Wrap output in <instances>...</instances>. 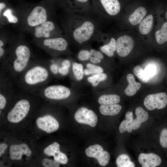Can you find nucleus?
I'll use <instances>...</instances> for the list:
<instances>
[{
	"label": "nucleus",
	"instance_id": "1",
	"mask_svg": "<svg viewBox=\"0 0 167 167\" xmlns=\"http://www.w3.org/2000/svg\"><path fill=\"white\" fill-rule=\"evenodd\" d=\"M51 78V71L49 62L32 61L15 84L19 90L33 93L48 85Z\"/></svg>",
	"mask_w": 167,
	"mask_h": 167
},
{
	"label": "nucleus",
	"instance_id": "2",
	"mask_svg": "<svg viewBox=\"0 0 167 167\" xmlns=\"http://www.w3.org/2000/svg\"><path fill=\"white\" fill-rule=\"evenodd\" d=\"M9 55L0 63V74L6 75L15 83L32 62V53L27 45L20 44L13 48Z\"/></svg>",
	"mask_w": 167,
	"mask_h": 167
},
{
	"label": "nucleus",
	"instance_id": "3",
	"mask_svg": "<svg viewBox=\"0 0 167 167\" xmlns=\"http://www.w3.org/2000/svg\"><path fill=\"white\" fill-rule=\"evenodd\" d=\"M33 93L48 100H59L69 97L71 94V91L65 86L48 84L40 88Z\"/></svg>",
	"mask_w": 167,
	"mask_h": 167
},
{
	"label": "nucleus",
	"instance_id": "4",
	"mask_svg": "<svg viewBox=\"0 0 167 167\" xmlns=\"http://www.w3.org/2000/svg\"><path fill=\"white\" fill-rule=\"evenodd\" d=\"M21 98L15 103L7 115L8 120L12 123H18L21 121L28 114L31 107V104L28 99Z\"/></svg>",
	"mask_w": 167,
	"mask_h": 167
},
{
	"label": "nucleus",
	"instance_id": "5",
	"mask_svg": "<svg viewBox=\"0 0 167 167\" xmlns=\"http://www.w3.org/2000/svg\"><path fill=\"white\" fill-rule=\"evenodd\" d=\"M143 104L149 110L163 109L167 105V95L165 92L149 94L145 98Z\"/></svg>",
	"mask_w": 167,
	"mask_h": 167
},
{
	"label": "nucleus",
	"instance_id": "6",
	"mask_svg": "<svg viewBox=\"0 0 167 167\" xmlns=\"http://www.w3.org/2000/svg\"><path fill=\"white\" fill-rule=\"evenodd\" d=\"M86 155L96 159L100 165L102 166L107 165L110 158L109 153L104 151L102 146L98 144L91 145L85 150Z\"/></svg>",
	"mask_w": 167,
	"mask_h": 167
},
{
	"label": "nucleus",
	"instance_id": "7",
	"mask_svg": "<svg viewBox=\"0 0 167 167\" xmlns=\"http://www.w3.org/2000/svg\"><path fill=\"white\" fill-rule=\"evenodd\" d=\"M74 118L78 122L88 125L92 127L96 126L98 120L95 113L84 107L78 109L75 114Z\"/></svg>",
	"mask_w": 167,
	"mask_h": 167
},
{
	"label": "nucleus",
	"instance_id": "8",
	"mask_svg": "<svg viewBox=\"0 0 167 167\" xmlns=\"http://www.w3.org/2000/svg\"><path fill=\"white\" fill-rule=\"evenodd\" d=\"M94 30V25L92 22L85 21L74 30L73 33L74 38L78 42L82 43L89 40Z\"/></svg>",
	"mask_w": 167,
	"mask_h": 167
},
{
	"label": "nucleus",
	"instance_id": "9",
	"mask_svg": "<svg viewBox=\"0 0 167 167\" xmlns=\"http://www.w3.org/2000/svg\"><path fill=\"white\" fill-rule=\"evenodd\" d=\"M47 13L43 7L37 6L34 8L28 15V24L30 27L37 26L46 21Z\"/></svg>",
	"mask_w": 167,
	"mask_h": 167
},
{
	"label": "nucleus",
	"instance_id": "10",
	"mask_svg": "<svg viewBox=\"0 0 167 167\" xmlns=\"http://www.w3.org/2000/svg\"><path fill=\"white\" fill-rule=\"evenodd\" d=\"M36 125L40 129L50 133L57 131L59 124L57 120L50 115L47 114L38 118L36 121Z\"/></svg>",
	"mask_w": 167,
	"mask_h": 167
},
{
	"label": "nucleus",
	"instance_id": "11",
	"mask_svg": "<svg viewBox=\"0 0 167 167\" xmlns=\"http://www.w3.org/2000/svg\"><path fill=\"white\" fill-rule=\"evenodd\" d=\"M116 43L117 53L122 57L127 56L131 51L134 45L132 38L128 35L119 37L116 41Z\"/></svg>",
	"mask_w": 167,
	"mask_h": 167
},
{
	"label": "nucleus",
	"instance_id": "12",
	"mask_svg": "<svg viewBox=\"0 0 167 167\" xmlns=\"http://www.w3.org/2000/svg\"><path fill=\"white\" fill-rule=\"evenodd\" d=\"M43 45L48 50L63 51L66 50L68 43L64 38L58 37L45 39L43 41Z\"/></svg>",
	"mask_w": 167,
	"mask_h": 167
},
{
	"label": "nucleus",
	"instance_id": "13",
	"mask_svg": "<svg viewBox=\"0 0 167 167\" xmlns=\"http://www.w3.org/2000/svg\"><path fill=\"white\" fill-rule=\"evenodd\" d=\"M138 161L143 167H155L161 164V160L160 156L154 153H142L139 155Z\"/></svg>",
	"mask_w": 167,
	"mask_h": 167
},
{
	"label": "nucleus",
	"instance_id": "14",
	"mask_svg": "<svg viewBox=\"0 0 167 167\" xmlns=\"http://www.w3.org/2000/svg\"><path fill=\"white\" fill-rule=\"evenodd\" d=\"M31 154V150L27 145L24 143L12 145L10 148V157L12 160H19L21 159L23 154L29 156Z\"/></svg>",
	"mask_w": 167,
	"mask_h": 167
},
{
	"label": "nucleus",
	"instance_id": "15",
	"mask_svg": "<svg viewBox=\"0 0 167 167\" xmlns=\"http://www.w3.org/2000/svg\"><path fill=\"white\" fill-rule=\"evenodd\" d=\"M54 28L55 25L53 22L46 21L36 26L35 29L34 35L37 38H48L50 36L51 32Z\"/></svg>",
	"mask_w": 167,
	"mask_h": 167
},
{
	"label": "nucleus",
	"instance_id": "16",
	"mask_svg": "<svg viewBox=\"0 0 167 167\" xmlns=\"http://www.w3.org/2000/svg\"><path fill=\"white\" fill-rule=\"evenodd\" d=\"M103 7L109 15H115L119 13L120 5L118 0H100Z\"/></svg>",
	"mask_w": 167,
	"mask_h": 167
},
{
	"label": "nucleus",
	"instance_id": "17",
	"mask_svg": "<svg viewBox=\"0 0 167 167\" xmlns=\"http://www.w3.org/2000/svg\"><path fill=\"white\" fill-rule=\"evenodd\" d=\"M126 79L128 85L124 90V93L127 96H131L134 95L141 87L140 83L136 82L133 75L131 74H128Z\"/></svg>",
	"mask_w": 167,
	"mask_h": 167
},
{
	"label": "nucleus",
	"instance_id": "18",
	"mask_svg": "<svg viewBox=\"0 0 167 167\" xmlns=\"http://www.w3.org/2000/svg\"><path fill=\"white\" fill-rule=\"evenodd\" d=\"M135 113L136 117L133 121V129L136 130L140 126L142 123L146 121L148 118L147 112L141 107H138L135 109Z\"/></svg>",
	"mask_w": 167,
	"mask_h": 167
},
{
	"label": "nucleus",
	"instance_id": "19",
	"mask_svg": "<svg viewBox=\"0 0 167 167\" xmlns=\"http://www.w3.org/2000/svg\"><path fill=\"white\" fill-rule=\"evenodd\" d=\"M146 9L143 7H139L130 16L128 19L131 24L135 25L139 24L146 15Z\"/></svg>",
	"mask_w": 167,
	"mask_h": 167
},
{
	"label": "nucleus",
	"instance_id": "20",
	"mask_svg": "<svg viewBox=\"0 0 167 167\" xmlns=\"http://www.w3.org/2000/svg\"><path fill=\"white\" fill-rule=\"evenodd\" d=\"M122 109L121 105L118 104L101 105L99 111L101 114L105 115L113 116L118 114Z\"/></svg>",
	"mask_w": 167,
	"mask_h": 167
},
{
	"label": "nucleus",
	"instance_id": "21",
	"mask_svg": "<svg viewBox=\"0 0 167 167\" xmlns=\"http://www.w3.org/2000/svg\"><path fill=\"white\" fill-rule=\"evenodd\" d=\"M153 19L152 15L150 14L140 23L139 30L141 34H147L150 32L153 25Z\"/></svg>",
	"mask_w": 167,
	"mask_h": 167
},
{
	"label": "nucleus",
	"instance_id": "22",
	"mask_svg": "<svg viewBox=\"0 0 167 167\" xmlns=\"http://www.w3.org/2000/svg\"><path fill=\"white\" fill-rule=\"evenodd\" d=\"M120 101V97L118 95H103L99 98L98 102L101 105H108L118 103Z\"/></svg>",
	"mask_w": 167,
	"mask_h": 167
},
{
	"label": "nucleus",
	"instance_id": "23",
	"mask_svg": "<svg viewBox=\"0 0 167 167\" xmlns=\"http://www.w3.org/2000/svg\"><path fill=\"white\" fill-rule=\"evenodd\" d=\"M155 37L156 41L159 44L167 41V22L163 23L161 29L156 32Z\"/></svg>",
	"mask_w": 167,
	"mask_h": 167
},
{
	"label": "nucleus",
	"instance_id": "24",
	"mask_svg": "<svg viewBox=\"0 0 167 167\" xmlns=\"http://www.w3.org/2000/svg\"><path fill=\"white\" fill-rule=\"evenodd\" d=\"M118 167H134L135 165L131 161L129 157L127 155L122 154L119 156L116 160Z\"/></svg>",
	"mask_w": 167,
	"mask_h": 167
},
{
	"label": "nucleus",
	"instance_id": "25",
	"mask_svg": "<svg viewBox=\"0 0 167 167\" xmlns=\"http://www.w3.org/2000/svg\"><path fill=\"white\" fill-rule=\"evenodd\" d=\"M133 71L134 75L141 82L144 83L148 82L150 78L141 67L139 66H135Z\"/></svg>",
	"mask_w": 167,
	"mask_h": 167
},
{
	"label": "nucleus",
	"instance_id": "26",
	"mask_svg": "<svg viewBox=\"0 0 167 167\" xmlns=\"http://www.w3.org/2000/svg\"><path fill=\"white\" fill-rule=\"evenodd\" d=\"M107 78V75L104 73L95 74L88 77L87 80L88 82L92 84V86H96L101 82L105 80Z\"/></svg>",
	"mask_w": 167,
	"mask_h": 167
},
{
	"label": "nucleus",
	"instance_id": "27",
	"mask_svg": "<svg viewBox=\"0 0 167 167\" xmlns=\"http://www.w3.org/2000/svg\"><path fill=\"white\" fill-rule=\"evenodd\" d=\"M86 67L87 69L84 70V73L87 75L102 73L103 71L101 67L90 63L87 64Z\"/></svg>",
	"mask_w": 167,
	"mask_h": 167
},
{
	"label": "nucleus",
	"instance_id": "28",
	"mask_svg": "<svg viewBox=\"0 0 167 167\" xmlns=\"http://www.w3.org/2000/svg\"><path fill=\"white\" fill-rule=\"evenodd\" d=\"M72 69L76 79L80 80L83 77L84 73L83 66L82 64L74 62L73 63Z\"/></svg>",
	"mask_w": 167,
	"mask_h": 167
},
{
	"label": "nucleus",
	"instance_id": "29",
	"mask_svg": "<svg viewBox=\"0 0 167 167\" xmlns=\"http://www.w3.org/2000/svg\"><path fill=\"white\" fill-rule=\"evenodd\" d=\"M59 150H60L59 144L54 142L46 148L44 150V152L48 156H53L54 153Z\"/></svg>",
	"mask_w": 167,
	"mask_h": 167
},
{
	"label": "nucleus",
	"instance_id": "30",
	"mask_svg": "<svg viewBox=\"0 0 167 167\" xmlns=\"http://www.w3.org/2000/svg\"><path fill=\"white\" fill-rule=\"evenodd\" d=\"M54 159L59 163L66 164L68 161V159L65 154L60 152V150L56 151L53 155Z\"/></svg>",
	"mask_w": 167,
	"mask_h": 167
},
{
	"label": "nucleus",
	"instance_id": "31",
	"mask_svg": "<svg viewBox=\"0 0 167 167\" xmlns=\"http://www.w3.org/2000/svg\"><path fill=\"white\" fill-rule=\"evenodd\" d=\"M126 121L127 126V131L131 132L133 129V113L132 112L128 111L126 115Z\"/></svg>",
	"mask_w": 167,
	"mask_h": 167
},
{
	"label": "nucleus",
	"instance_id": "32",
	"mask_svg": "<svg viewBox=\"0 0 167 167\" xmlns=\"http://www.w3.org/2000/svg\"><path fill=\"white\" fill-rule=\"evenodd\" d=\"M3 15L6 17L10 23H16L18 21V18L12 14V11L11 9H7L4 12Z\"/></svg>",
	"mask_w": 167,
	"mask_h": 167
},
{
	"label": "nucleus",
	"instance_id": "33",
	"mask_svg": "<svg viewBox=\"0 0 167 167\" xmlns=\"http://www.w3.org/2000/svg\"><path fill=\"white\" fill-rule=\"evenodd\" d=\"M160 142L161 146L164 148H167V129L164 128L161 131Z\"/></svg>",
	"mask_w": 167,
	"mask_h": 167
},
{
	"label": "nucleus",
	"instance_id": "34",
	"mask_svg": "<svg viewBox=\"0 0 167 167\" xmlns=\"http://www.w3.org/2000/svg\"><path fill=\"white\" fill-rule=\"evenodd\" d=\"M42 164L45 167H58L59 166V162L57 161L47 158L44 159Z\"/></svg>",
	"mask_w": 167,
	"mask_h": 167
},
{
	"label": "nucleus",
	"instance_id": "35",
	"mask_svg": "<svg viewBox=\"0 0 167 167\" xmlns=\"http://www.w3.org/2000/svg\"><path fill=\"white\" fill-rule=\"evenodd\" d=\"M91 55L90 52L87 50H83L79 52L78 58L81 61H85L90 58Z\"/></svg>",
	"mask_w": 167,
	"mask_h": 167
},
{
	"label": "nucleus",
	"instance_id": "36",
	"mask_svg": "<svg viewBox=\"0 0 167 167\" xmlns=\"http://www.w3.org/2000/svg\"><path fill=\"white\" fill-rule=\"evenodd\" d=\"M144 71L147 75L150 78L155 74L156 68L154 65H149L145 67Z\"/></svg>",
	"mask_w": 167,
	"mask_h": 167
},
{
	"label": "nucleus",
	"instance_id": "37",
	"mask_svg": "<svg viewBox=\"0 0 167 167\" xmlns=\"http://www.w3.org/2000/svg\"><path fill=\"white\" fill-rule=\"evenodd\" d=\"M100 49L102 52L109 57H112L114 55V52L110 49L108 44L101 46Z\"/></svg>",
	"mask_w": 167,
	"mask_h": 167
},
{
	"label": "nucleus",
	"instance_id": "38",
	"mask_svg": "<svg viewBox=\"0 0 167 167\" xmlns=\"http://www.w3.org/2000/svg\"><path fill=\"white\" fill-rule=\"evenodd\" d=\"M90 52L91 55L100 59H102L104 58V56L102 54L98 51L93 49H92L91 50Z\"/></svg>",
	"mask_w": 167,
	"mask_h": 167
},
{
	"label": "nucleus",
	"instance_id": "39",
	"mask_svg": "<svg viewBox=\"0 0 167 167\" xmlns=\"http://www.w3.org/2000/svg\"><path fill=\"white\" fill-rule=\"evenodd\" d=\"M109 48L113 52L116 50V41L114 38H112L110 42L108 44Z\"/></svg>",
	"mask_w": 167,
	"mask_h": 167
},
{
	"label": "nucleus",
	"instance_id": "40",
	"mask_svg": "<svg viewBox=\"0 0 167 167\" xmlns=\"http://www.w3.org/2000/svg\"><path fill=\"white\" fill-rule=\"evenodd\" d=\"M119 131L121 133H123L127 131V126L126 120H123L119 127Z\"/></svg>",
	"mask_w": 167,
	"mask_h": 167
},
{
	"label": "nucleus",
	"instance_id": "41",
	"mask_svg": "<svg viewBox=\"0 0 167 167\" xmlns=\"http://www.w3.org/2000/svg\"><path fill=\"white\" fill-rule=\"evenodd\" d=\"M58 72L62 75H66L69 72V69L68 68L62 66L59 68Z\"/></svg>",
	"mask_w": 167,
	"mask_h": 167
},
{
	"label": "nucleus",
	"instance_id": "42",
	"mask_svg": "<svg viewBox=\"0 0 167 167\" xmlns=\"http://www.w3.org/2000/svg\"><path fill=\"white\" fill-rule=\"evenodd\" d=\"M7 147V145L5 143H2L0 144V156L3 154L5 150Z\"/></svg>",
	"mask_w": 167,
	"mask_h": 167
},
{
	"label": "nucleus",
	"instance_id": "43",
	"mask_svg": "<svg viewBox=\"0 0 167 167\" xmlns=\"http://www.w3.org/2000/svg\"><path fill=\"white\" fill-rule=\"evenodd\" d=\"M50 69L52 72L56 74L58 72V67L56 64H53L50 65Z\"/></svg>",
	"mask_w": 167,
	"mask_h": 167
},
{
	"label": "nucleus",
	"instance_id": "44",
	"mask_svg": "<svg viewBox=\"0 0 167 167\" xmlns=\"http://www.w3.org/2000/svg\"><path fill=\"white\" fill-rule=\"evenodd\" d=\"M90 60L93 63H99L101 62V59L94 57H91Z\"/></svg>",
	"mask_w": 167,
	"mask_h": 167
},
{
	"label": "nucleus",
	"instance_id": "45",
	"mask_svg": "<svg viewBox=\"0 0 167 167\" xmlns=\"http://www.w3.org/2000/svg\"><path fill=\"white\" fill-rule=\"evenodd\" d=\"M62 66L69 68L71 66L70 62L68 60H65L62 62Z\"/></svg>",
	"mask_w": 167,
	"mask_h": 167
},
{
	"label": "nucleus",
	"instance_id": "46",
	"mask_svg": "<svg viewBox=\"0 0 167 167\" xmlns=\"http://www.w3.org/2000/svg\"><path fill=\"white\" fill-rule=\"evenodd\" d=\"M6 6V4L3 2H1L0 3V13L2 11L5 7Z\"/></svg>",
	"mask_w": 167,
	"mask_h": 167
},
{
	"label": "nucleus",
	"instance_id": "47",
	"mask_svg": "<svg viewBox=\"0 0 167 167\" xmlns=\"http://www.w3.org/2000/svg\"><path fill=\"white\" fill-rule=\"evenodd\" d=\"M4 43L3 42L2 40H0V47H1L4 48Z\"/></svg>",
	"mask_w": 167,
	"mask_h": 167
},
{
	"label": "nucleus",
	"instance_id": "48",
	"mask_svg": "<svg viewBox=\"0 0 167 167\" xmlns=\"http://www.w3.org/2000/svg\"><path fill=\"white\" fill-rule=\"evenodd\" d=\"M78 1L81 2H84L87 1H88V0H76Z\"/></svg>",
	"mask_w": 167,
	"mask_h": 167
},
{
	"label": "nucleus",
	"instance_id": "49",
	"mask_svg": "<svg viewBox=\"0 0 167 167\" xmlns=\"http://www.w3.org/2000/svg\"><path fill=\"white\" fill-rule=\"evenodd\" d=\"M166 19L167 20V11L166 12Z\"/></svg>",
	"mask_w": 167,
	"mask_h": 167
}]
</instances>
